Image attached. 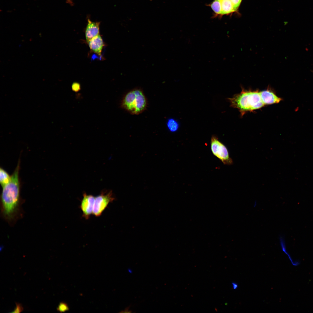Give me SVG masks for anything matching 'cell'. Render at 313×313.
I'll use <instances>...</instances> for the list:
<instances>
[{
	"label": "cell",
	"instance_id": "1",
	"mask_svg": "<svg viewBox=\"0 0 313 313\" xmlns=\"http://www.w3.org/2000/svg\"><path fill=\"white\" fill-rule=\"evenodd\" d=\"M20 165L19 159L10 181L2 187L1 196V212L3 216L9 222L12 221L15 218L20 203Z\"/></svg>",
	"mask_w": 313,
	"mask_h": 313
},
{
	"label": "cell",
	"instance_id": "2",
	"mask_svg": "<svg viewBox=\"0 0 313 313\" xmlns=\"http://www.w3.org/2000/svg\"><path fill=\"white\" fill-rule=\"evenodd\" d=\"M230 106L238 109L242 116L248 111L261 108L264 105L258 90H243L240 93L228 98Z\"/></svg>",
	"mask_w": 313,
	"mask_h": 313
},
{
	"label": "cell",
	"instance_id": "3",
	"mask_svg": "<svg viewBox=\"0 0 313 313\" xmlns=\"http://www.w3.org/2000/svg\"><path fill=\"white\" fill-rule=\"evenodd\" d=\"M147 101L143 91L136 89L127 93L123 98L121 107L132 114L137 115L146 109Z\"/></svg>",
	"mask_w": 313,
	"mask_h": 313
},
{
	"label": "cell",
	"instance_id": "4",
	"mask_svg": "<svg viewBox=\"0 0 313 313\" xmlns=\"http://www.w3.org/2000/svg\"><path fill=\"white\" fill-rule=\"evenodd\" d=\"M211 147L213 154L224 164L229 165L233 164V161L230 157L227 148L214 135L211 138Z\"/></svg>",
	"mask_w": 313,
	"mask_h": 313
},
{
	"label": "cell",
	"instance_id": "5",
	"mask_svg": "<svg viewBox=\"0 0 313 313\" xmlns=\"http://www.w3.org/2000/svg\"><path fill=\"white\" fill-rule=\"evenodd\" d=\"M114 199L111 191L102 192L95 197L92 214L96 217L100 216L109 203Z\"/></svg>",
	"mask_w": 313,
	"mask_h": 313
},
{
	"label": "cell",
	"instance_id": "6",
	"mask_svg": "<svg viewBox=\"0 0 313 313\" xmlns=\"http://www.w3.org/2000/svg\"><path fill=\"white\" fill-rule=\"evenodd\" d=\"M95 197L92 195L85 193L83 194L80 208L82 212L83 216L88 219L93 213Z\"/></svg>",
	"mask_w": 313,
	"mask_h": 313
},
{
	"label": "cell",
	"instance_id": "7",
	"mask_svg": "<svg viewBox=\"0 0 313 313\" xmlns=\"http://www.w3.org/2000/svg\"><path fill=\"white\" fill-rule=\"evenodd\" d=\"M100 22H92L88 19L85 32V37L87 42L99 34Z\"/></svg>",
	"mask_w": 313,
	"mask_h": 313
},
{
	"label": "cell",
	"instance_id": "8",
	"mask_svg": "<svg viewBox=\"0 0 313 313\" xmlns=\"http://www.w3.org/2000/svg\"><path fill=\"white\" fill-rule=\"evenodd\" d=\"M260 94L264 105L278 103L282 100L281 98L278 97L269 89L260 91Z\"/></svg>",
	"mask_w": 313,
	"mask_h": 313
},
{
	"label": "cell",
	"instance_id": "9",
	"mask_svg": "<svg viewBox=\"0 0 313 313\" xmlns=\"http://www.w3.org/2000/svg\"><path fill=\"white\" fill-rule=\"evenodd\" d=\"M87 43L91 51L99 56H101L104 44L100 34L93 38Z\"/></svg>",
	"mask_w": 313,
	"mask_h": 313
},
{
	"label": "cell",
	"instance_id": "10",
	"mask_svg": "<svg viewBox=\"0 0 313 313\" xmlns=\"http://www.w3.org/2000/svg\"><path fill=\"white\" fill-rule=\"evenodd\" d=\"M220 0L221 6V16L224 15L230 14L235 12L238 13L230 0Z\"/></svg>",
	"mask_w": 313,
	"mask_h": 313
},
{
	"label": "cell",
	"instance_id": "11",
	"mask_svg": "<svg viewBox=\"0 0 313 313\" xmlns=\"http://www.w3.org/2000/svg\"><path fill=\"white\" fill-rule=\"evenodd\" d=\"M11 176L3 168H0V183L2 187L10 181Z\"/></svg>",
	"mask_w": 313,
	"mask_h": 313
},
{
	"label": "cell",
	"instance_id": "12",
	"mask_svg": "<svg viewBox=\"0 0 313 313\" xmlns=\"http://www.w3.org/2000/svg\"><path fill=\"white\" fill-rule=\"evenodd\" d=\"M215 16H221V6L220 0H214L210 4Z\"/></svg>",
	"mask_w": 313,
	"mask_h": 313
},
{
	"label": "cell",
	"instance_id": "13",
	"mask_svg": "<svg viewBox=\"0 0 313 313\" xmlns=\"http://www.w3.org/2000/svg\"><path fill=\"white\" fill-rule=\"evenodd\" d=\"M167 127L172 132H175L178 129L179 125L178 122L173 118L169 119L167 123Z\"/></svg>",
	"mask_w": 313,
	"mask_h": 313
},
{
	"label": "cell",
	"instance_id": "14",
	"mask_svg": "<svg viewBox=\"0 0 313 313\" xmlns=\"http://www.w3.org/2000/svg\"><path fill=\"white\" fill-rule=\"evenodd\" d=\"M57 310L60 312H65L69 310V307L67 303L64 302L60 303L57 308Z\"/></svg>",
	"mask_w": 313,
	"mask_h": 313
},
{
	"label": "cell",
	"instance_id": "15",
	"mask_svg": "<svg viewBox=\"0 0 313 313\" xmlns=\"http://www.w3.org/2000/svg\"><path fill=\"white\" fill-rule=\"evenodd\" d=\"M23 307L22 305L19 303H16V307L11 313H20L23 310Z\"/></svg>",
	"mask_w": 313,
	"mask_h": 313
},
{
	"label": "cell",
	"instance_id": "16",
	"mask_svg": "<svg viewBox=\"0 0 313 313\" xmlns=\"http://www.w3.org/2000/svg\"><path fill=\"white\" fill-rule=\"evenodd\" d=\"M72 90L74 92H78L81 89V85L78 82H74L72 84Z\"/></svg>",
	"mask_w": 313,
	"mask_h": 313
},
{
	"label": "cell",
	"instance_id": "17",
	"mask_svg": "<svg viewBox=\"0 0 313 313\" xmlns=\"http://www.w3.org/2000/svg\"><path fill=\"white\" fill-rule=\"evenodd\" d=\"M234 7L239 13V8L242 0H230Z\"/></svg>",
	"mask_w": 313,
	"mask_h": 313
},
{
	"label": "cell",
	"instance_id": "18",
	"mask_svg": "<svg viewBox=\"0 0 313 313\" xmlns=\"http://www.w3.org/2000/svg\"><path fill=\"white\" fill-rule=\"evenodd\" d=\"M232 284L233 289L235 290L238 288V284L236 283L235 282H232Z\"/></svg>",
	"mask_w": 313,
	"mask_h": 313
},
{
	"label": "cell",
	"instance_id": "19",
	"mask_svg": "<svg viewBox=\"0 0 313 313\" xmlns=\"http://www.w3.org/2000/svg\"><path fill=\"white\" fill-rule=\"evenodd\" d=\"M129 307H128L127 308H126L125 309V310H123V311H122V312H124V313L131 312H130V311L129 310Z\"/></svg>",
	"mask_w": 313,
	"mask_h": 313
},
{
	"label": "cell",
	"instance_id": "20",
	"mask_svg": "<svg viewBox=\"0 0 313 313\" xmlns=\"http://www.w3.org/2000/svg\"><path fill=\"white\" fill-rule=\"evenodd\" d=\"M67 1L68 2H70L71 0H67Z\"/></svg>",
	"mask_w": 313,
	"mask_h": 313
}]
</instances>
